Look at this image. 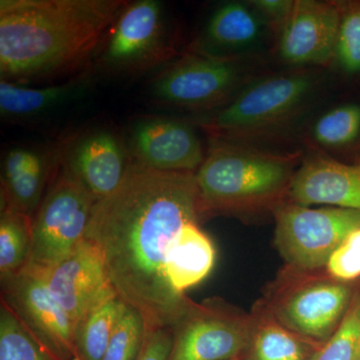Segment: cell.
Masks as SVG:
<instances>
[{
	"label": "cell",
	"mask_w": 360,
	"mask_h": 360,
	"mask_svg": "<svg viewBox=\"0 0 360 360\" xmlns=\"http://www.w3.org/2000/svg\"><path fill=\"white\" fill-rule=\"evenodd\" d=\"M217 251L212 239L198 221L189 222L180 231L167 258L165 274L175 295L184 293L205 281L214 267Z\"/></svg>",
	"instance_id": "17"
},
{
	"label": "cell",
	"mask_w": 360,
	"mask_h": 360,
	"mask_svg": "<svg viewBox=\"0 0 360 360\" xmlns=\"http://www.w3.org/2000/svg\"><path fill=\"white\" fill-rule=\"evenodd\" d=\"M125 305L117 293H113L77 322L75 347L80 360H103Z\"/></svg>",
	"instance_id": "20"
},
{
	"label": "cell",
	"mask_w": 360,
	"mask_h": 360,
	"mask_svg": "<svg viewBox=\"0 0 360 360\" xmlns=\"http://www.w3.org/2000/svg\"><path fill=\"white\" fill-rule=\"evenodd\" d=\"M41 272L52 295L75 326L94 305L116 293L103 252L87 238L63 262Z\"/></svg>",
	"instance_id": "11"
},
{
	"label": "cell",
	"mask_w": 360,
	"mask_h": 360,
	"mask_svg": "<svg viewBox=\"0 0 360 360\" xmlns=\"http://www.w3.org/2000/svg\"><path fill=\"white\" fill-rule=\"evenodd\" d=\"M200 217L195 172L139 165L94 206L85 238L98 246L116 293L148 328L172 329L195 304L175 295L165 269L184 225Z\"/></svg>",
	"instance_id": "1"
},
{
	"label": "cell",
	"mask_w": 360,
	"mask_h": 360,
	"mask_svg": "<svg viewBox=\"0 0 360 360\" xmlns=\"http://www.w3.org/2000/svg\"><path fill=\"white\" fill-rule=\"evenodd\" d=\"M124 6L122 0H1V79L30 82L75 68Z\"/></svg>",
	"instance_id": "2"
},
{
	"label": "cell",
	"mask_w": 360,
	"mask_h": 360,
	"mask_svg": "<svg viewBox=\"0 0 360 360\" xmlns=\"http://www.w3.org/2000/svg\"><path fill=\"white\" fill-rule=\"evenodd\" d=\"M295 1L291 0H255L250 6L262 18L283 28Z\"/></svg>",
	"instance_id": "31"
},
{
	"label": "cell",
	"mask_w": 360,
	"mask_h": 360,
	"mask_svg": "<svg viewBox=\"0 0 360 360\" xmlns=\"http://www.w3.org/2000/svg\"><path fill=\"white\" fill-rule=\"evenodd\" d=\"M41 158L34 151L25 148L11 149L4 158L2 181L8 180L25 172Z\"/></svg>",
	"instance_id": "32"
},
{
	"label": "cell",
	"mask_w": 360,
	"mask_h": 360,
	"mask_svg": "<svg viewBox=\"0 0 360 360\" xmlns=\"http://www.w3.org/2000/svg\"><path fill=\"white\" fill-rule=\"evenodd\" d=\"M326 269L335 281H354L360 277V227L350 232L331 253Z\"/></svg>",
	"instance_id": "29"
},
{
	"label": "cell",
	"mask_w": 360,
	"mask_h": 360,
	"mask_svg": "<svg viewBox=\"0 0 360 360\" xmlns=\"http://www.w3.org/2000/svg\"><path fill=\"white\" fill-rule=\"evenodd\" d=\"M252 326L219 302L194 304L172 328L169 360H236L250 347Z\"/></svg>",
	"instance_id": "8"
},
{
	"label": "cell",
	"mask_w": 360,
	"mask_h": 360,
	"mask_svg": "<svg viewBox=\"0 0 360 360\" xmlns=\"http://www.w3.org/2000/svg\"><path fill=\"white\" fill-rule=\"evenodd\" d=\"M360 134V106L347 104L328 111L315 123L314 134L322 146H347Z\"/></svg>",
	"instance_id": "26"
},
{
	"label": "cell",
	"mask_w": 360,
	"mask_h": 360,
	"mask_svg": "<svg viewBox=\"0 0 360 360\" xmlns=\"http://www.w3.org/2000/svg\"><path fill=\"white\" fill-rule=\"evenodd\" d=\"M262 22L252 6L227 2L213 13L205 28V40L217 51L245 49L257 41Z\"/></svg>",
	"instance_id": "19"
},
{
	"label": "cell",
	"mask_w": 360,
	"mask_h": 360,
	"mask_svg": "<svg viewBox=\"0 0 360 360\" xmlns=\"http://www.w3.org/2000/svg\"><path fill=\"white\" fill-rule=\"evenodd\" d=\"M0 281L2 302L37 340L59 360H80L75 324L52 295L41 271L25 269Z\"/></svg>",
	"instance_id": "7"
},
{
	"label": "cell",
	"mask_w": 360,
	"mask_h": 360,
	"mask_svg": "<svg viewBox=\"0 0 360 360\" xmlns=\"http://www.w3.org/2000/svg\"><path fill=\"white\" fill-rule=\"evenodd\" d=\"M80 89L82 84L77 82L33 89L1 79L0 113L6 120H28L60 106Z\"/></svg>",
	"instance_id": "18"
},
{
	"label": "cell",
	"mask_w": 360,
	"mask_h": 360,
	"mask_svg": "<svg viewBox=\"0 0 360 360\" xmlns=\"http://www.w3.org/2000/svg\"><path fill=\"white\" fill-rule=\"evenodd\" d=\"M172 345V328H148L141 352L135 360H169Z\"/></svg>",
	"instance_id": "30"
},
{
	"label": "cell",
	"mask_w": 360,
	"mask_h": 360,
	"mask_svg": "<svg viewBox=\"0 0 360 360\" xmlns=\"http://www.w3.org/2000/svg\"><path fill=\"white\" fill-rule=\"evenodd\" d=\"M298 155H278L238 144H217L195 172L200 215L270 205L292 180Z\"/></svg>",
	"instance_id": "3"
},
{
	"label": "cell",
	"mask_w": 360,
	"mask_h": 360,
	"mask_svg": "<svg viewBox=\"0 0 360 360\" xmlns=\"http://www.w3.org/2000/svg\"><path fill=\"white\" fill-rule=\"evenodd\" d=\"M46 170L44 158L13 179L2 181L1 210L8 208L34 217L42 201Z\"/></svg>",
	"instance_id": "24"
},
{
	"label": "cell",
	"mask_w": 360,
	"mask_h": 360,
	"mask_svg": "<svg viewBox=\"0 0 360 360\" xmlns=\"http://www.w3.org/2000/svg\"><path fill=\"white\" fill-rule=\"evenodd\" d=\"M240 70L229 58L200 54L187 56L153 80L158 101L186 108H212L238 89Z\"/></svg>",
	"instance_id": "9"
},
{
	"label": "cell",
	"mask_w": 360,
	"mask_h": 360,
	"mask_svg": "<svg viewBox=\"0 0 360 360\" xmlns=\"http://www.w3.org/2000/svg\"><path fill=\"white\" fill-rule=\"evenodd\" d=\"M311 360H360V297L348 309L333 336Z\"/></svg>",
	"instance_id": "25"
},
{
	"label": "cell",
	"mask_w": 360,
	"mask_h": 360,
	"mask_svg": "<svg viewBox=\"0 0 360 360\" xmlns=\"http://www.w3.org/2000/svg\"><path fill=\"white\" fill-rule=\"evenodd\" d=\"M335 56L343 70L349 73L359 72L360 6L341 13Z\"/></svg>",
	"instance_id": "28"
},
{
	"label": "cell",
	"mask_w": 360,
	"mask_h": 360,
	"mask_svg": "<svg viewBox=\"0 0 360 360\" xmlns=\"http://www.w3.org/2000/svg\"><path fill=\"white\" fill-rule=\"evenodd\" d=\"M129 167L120 142L103 130L79 139L70 149L65 165L96 201L108 198L122 186Z\"/></svg>",
	"instance_id": "15"
},
{
	"label": "cell",
	"mask_w": 360,
	"mask_h": 360,
	"mask_svg": "<svg viewBox=\"0 0 360 360\" xmlns=\"http://www.w3.org/2000/svg\"><path fill=\"white\" fill-rule=\"evenodd\" d=\"M32 217L4 208L0 214V278L20 274L30 264Z\"/></svg>",
	"instance_id": "22"
},
{
	"label": "cell",
	"mask_w": 360,
	"mask_h": 360,
	"mask_svg": "<svg viewBox=\"0 0 360 360\" xmlns=\"http://www.w3.org/2000/svg\"><path fill=\"white\" fill-rule=\"evenodd\" d=\"M146 328L137 310L125 305L103 360H135L141 352Z\"/></svg>",
	"instance_id": "27"
},
{
	"label": "cell",
	"mask_w": 360,
	"mask_h": 360,
	"mask_svg": "<svg viewBox=\"0 0 360 360\" xmlns=\"http://www.w3.org/2000/svg\"><path fill=\"white\" fill-rule=\"evenodd\" d=\"M317 349L314 343L295 335L276 319H267L252 329L245 360H311Z\"/></svg>",
	"instance_id": "21"
},
{
	"label": "cell",
	"mask_w": 360,
	"mask_h": 360,
	"mask_svg": "<svg viewBox=\"0 0 360 360\" xmlns=\"http://www.w3.org/2000/svg\"><path fill=\"white\" fill-rule=\"evenodd\" d=\"M312 85L311 77L302 72L265 78L243 90L208 127L227 139L262 136L295 115Z\"/></svg>",
	"instance_id": "5"
},
{
	"label": "cell",
	"mask_w": 360,
	"mask_h": 360,
	"mask_svg": "<svg viewBox=\"0 0 360 360\" xmlns=\"http://www.w3.org/2000/svg\"><path fill=\"white\" fill-rule=\"evenodd\" d=\"M276 245L296 269L326 266L328 258L350 232L360 227V210L310 208L292 203L276 208Z\"/></svg>",
	"instance_id": "6"
},
{
	"label": "cell",
	"mask_w": 360,
	"mask_h": 360,
	"mask_svg": "<svg viewBox=\"0 0 360 360\" xmlns=\"http://www.w3.org/2000/svg\"><path fill=\"white\" fill-rule=\"evenodd\" d=\"M288 191L296 205L360 210V167L310 158L293 175Z\"/></svg>",
	"instance_id": "16"
},
{
	"label": "cell",
	"mask_w": 360,
	"mask_h": 360,
	"mask_svg": "<svg viewBox=\"0 0 360 360\" xmlns=\"http://www.w3.org/2000/svg\"><path fill=\"white\" fill-rule=\"evenodd\" d=\"M96 200L65 167L32 217V251L26 269L46 271L85 238Z\"/></svg>",
	"instance_id": "4"
},
{
	"label": "cell",
	"mask_w": 360,
	"mask_h": 360,
	"mask_svg": "<svg viewBox=\"0 0 360 360\" xmlns=\"http://www.w3.org/2000/svg\"><path fill=\"white\" fill-rule=\"evenodd\" d=\"M236 360H238V359H236Z\"/></svg>",
	"instance_id": "33"
},
{
	"label": "cell",
	"mask_w": 360,
	"mask_h": 360,
	"mask_svg": "<svg viewBox=\"0 0 360 360\" xmlns=\"http://www.w3.org/2000/svg\"><path fill=\"white\" fill-rule=\"evenodd\" d=\"M0 360H59L37 340L2 300L0 302Z\"/></svg>",
	"instance_id": "23"
},
{
	"label": "cell",
	"mask_w": 360,
	"mask_h": 360,
	"mask_svg": "<svg viewBox=\"0 0 360 360\" xmlns=\"http://www.w3.org/2000/svg\"><path fill=\"white\" fill-rule=\"evenodd\" d=\"M162 6L158 0H139L123 7L103 56L104 65L134 70L156 58L162 44Z\"/></svg>",
	"instance_id": "14"
},
{
	"label": "cell",
	"mask_w": 360,
	"mask_h": 360,
	"mask_svg": "<svg viewBox=\"0 0 360 360\" xmlns=\"http://www.w3.org/2000/svg\"><path fill=\"white\" fill-rule=\"evenodd\" d=\"M131 144L137 165L158 172H196L205 158L193 129L167 118L137 123Z\"/></svg>",
	"instance_id": "13"
},
{
	"label": "cell",
	"mask_w": 360,
	"mask_h": 360,
	"mask_svg": "<svg viewBox=\"0 0 360 360\" xmlns=\"http://www.w3.org/2000/svg\"><path fill=\"white\" fill-rule=\"evenodd\" d=\"M352 291L338 281H312L291 291L277 305L276 321L295 335L323 345L335 333L350 307Z\"/></svg>",
	"instance_id": "10"
},
{
	"label": "cell",
	"mask_w": 360,
	"mask_h": 360,
	"mask_svg": "<svg viewBox=\"0 0 360 360\" xmlns=\"http://www.w3.org/2000/svg\"><path fill=\"white\" fill-rule=\"evenodd\" d=\"M340 18L335 4L295 0L281 30V58L295 65H326L335 56Z\"/></svg>",
	"instance_id": "12"
}]
</instances>
